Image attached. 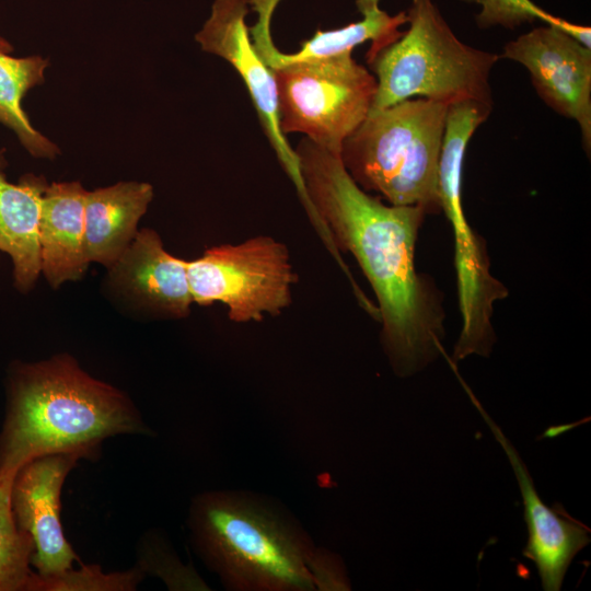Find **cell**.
<instances>
[{
	"mask_svg": "<svg viewBox=\"0 0 591 591\" xmlns=\"http://www.w3.org/2000/svg\"><path fill=\"white\" fill-rule=\"evenodd\" d=\"M294 151L310 205V220L343 271L350 252L378 300L381 341L394 372L408 376L444 354L443 313L433 290L415 267L418 230L427 211L385 205L363 190L340 155L308 138Z\"/></svg>",
	"mask_w": 591,
	"mask_h": 591,
	"instance_id": "6da1fadb",
	"label": "cell"
},
{
	"mask_svg": "<svg viewBox=\"0 0 591 591\" xmlns=\"http://www.w3.org/2000/svg\"><path fill=\"white\" fill-rule=\"evenodd\" d=\"M147 431L129 398L73 358L22 363L10 375L0 472L16 474L28 461L53 453L92 459L106 438Z\"/></svg>",
	"mask_w": 591,
	"mask_h": 591,
	"instance_id": "7a4b0ae2",
	"label": "cell"
},
{
	"mask_svg": "<svg viewBox=\"0 0 591 591\" xmlns=\"http://www.w3.org/2000/svg\"><path fill=\"white\" fill-rule=\"evenodd\" d=\"M188 526L198 555L227 589L317 590L324 549L286 511L258 495L204 493L192 502Z\"/></svg>",
	"mask_w": 591,
	"mask_h": 591,
	"instance_id": "3957f363",
	"label": "cell"
},
{
	"mask_svg": "<svg viewBox=\"0 0 591 591\" xmlns=\"http://www.w3.org/2000/svg\"><path fill=\"white\" fill-rule=\"evenodd\" d=\"M449 106L425 97L370 111L344 141L340 159L366 192L390 205L440 209L439 161Z\"/></svg>",
	"mask_w": 591,
	"mask_h": 591,
	"instance_id": "277c9868",
	"label": "cell"
},
{
	"mask_svg": "<svg viewBox=\"0 0 591 591\" xmlns=\"http://www.w3.org/2000/svg\"><path fill=\"white\" fill-rule=\"evenodd\" d=\"M408 28L367 60L376 79L371 111L414 96L448 106H493L490 71L500 56L461 42L432 0H412Z\"/></svg>",
	"mask_w": 591,
	"mask_h": 591,
	"instance_id": "5b68a950",
	"label": "cell"
},
{
	"mask_svg": "<svg viewBox=\"0 0 591 591\" xmlns=\"http://www.w3.org/2000/svg\"><path fill=\"white\" fill-rule=\"evenodd\" d=\"M351 53L269 67L276 80L283 135L303 134L340 155L344 141L370 113L376 92L374 74Z\"/></svg>",
	"mask_w": 591,
	"mask_h": 591,
	"instance_id": "8992f818",
	"label": "cell"
},
{
	"mask_svg": "<svg viewBox=\"0 0 591 591\" xmlns=\"http://www.w3.org/2000/svg\"><path fill=\"white\" fill-rule=\"evenodd\" d=\"M193 302L228 308L232 322H260L277 316L292 303L293 270L288 247L268 235L239 244H221L186 260Z\"/></svg>",
	"mask_w": 591,
	"mask_h": 591,
	"instance_id": "52a82bcc",
	"label": "cell"
},
{
	"mask_svg": "<svg viewBox=\"0 0 591 591\" xmlns=\"http://www.w3.org/2000/svg\"><path fill=\"white\" fill-rule=\"evenodd\" d=\"M473 136L461 121L445 127L439 161V202L449 220L455 246V271L462 329L451 363L471 355L487 357L495 335L491 326L494 303L508 294L490 274L489 260L480 236L474 233L462 208V169Z\"/></svg>",
	"mask_w": 591,
	"mask_h": 591,
	"instance_id": "ba28073f",
	"label": "cell"
},
{
	"mask_svg": "<svg viewBox=\"0 0 591 591\" xmlns=\"http://www.w3.org/2000/svg\"><path fill=\"white\" fill-rule=\"evenodd\" d=\"M247 13V0H215L209 18L195 39L204 51L224 59L241 77L262 128L309 213L297 153L279 126L275 76L252 43L246 24Z\"/></svg>",
	"mask_w": 591,
	"mask_h": 591,
	"instance_id": "9c48e42d",
	"label": "cell"
},
{
	"mask_svg": "<svg viewBox=\"0 0 591 591\" xmlns=\"http://www.w3.org/2000/svg\"><path fill=\"white\" fill-rule=\"evenodd\" d=\"M500 57L521 63L540 97L578 124L590 153L591 48L559 27L544 24L507 43Z\"/></svg>",
	"mask_w": 591,
	"mask_h": 591,
	"instance_id": "30bf717a",
	"label": "cell"
},
{
	"mask_svg": "<svg viewBox=\"0 0 591 591\" xmlns=\"http://www.w3.org/2000/svg\"><path fill=\"white\" fill-rule=\"evenodd\" d=\"M80 459L76 453L38 456L21 466L14 476L12 510L18 525L32 537L31 565L39 578L59 576L79 559L61 528L60 494Z\"/></svg>",
	"mask_w": 591,
	"mask_h": 591,
	"instance_id": "8fae6325",
	"label": "cell"
},
{
	"mask_svg": "<svg viewBox=\"0 0 591 591\" xmlns=\"http://www.w3.org/2000/svg\"><path fill=\"white\" fill-rule=\"evenodd\" d=\"M468 396L505 451L517 478L524 506L528 542L523 556L532 560L545 591H559L575 556L591 541L590 529L575 520L561 508H552L538 496L534 482L520 454L486 413L466 384Z\"/></svg>",
	"mask_w": 591,
	"mask_h": 591,
	"instance_id": "7c38bea8",
	"label": "cell"
},
{
	"mask_svg": "<svg viewBox=\"0 0 591 591\" xmlns=\"http://www.w3.org/2000/svg\"><path fill=\"white\" fill-rule=\"evenodd\" d=\"M247 1L258 15L256 23L248 27L251 39L268 67L334 57L352 51L358 45L370 40V49L366 55L368 60L380 49L398 39L403 34L399 28L407 24L406 12L391 15L381 9V0H356L361 14L359 21L334 30H317L296 53L285 54L276 48L270 33L271 16L280 0Z\"/></svg>",
	"mask_w": 591,
	"mask_h": 591,
	"instance_id": "4fadbf2b",
	"label": "cell"
},
{
	"mask_svg": "<svg viewBox=\"0 0 591 591\" xmlns=\"http://www.w3.org/2000/svg\"><path fill=\"white\" fill-rule=\"evenodd\" d=\"M109 269L118 289L144 309L172 318L189 315L193 298L186 260L167 253L154 230L138 231Z\"/></svg>",
	"mask_w": 591,
	"mask_h": 591,
	"instance_id": "5bb4252c",
	"label": "cell"
},
{
	"mask_svg": "<svg viewBox=\"0 0 591 591\" xmlns=\"http://www.w3.org/2000/svg\"><path fill=\"white\" fill-rule=\"evenodd\" d=\"M86 192L79 182L51 183L42 196V273L51 287L80 279L89 266L84 236Z\"/></svg>",
	"mask_w": 591,
	"mask_h": 591,
	"instance_id": "9a60e30c",
	"label": "cell"
},
{
	"mask_svg": "<svg viewBox=\"0 0 591 591\" xmlns=\"http://www.w3.org/2000/svg\"><path fill=\"white\" fill-rule=\"evenodd\" d=\"M152 198V186L135 181L86 192L84 236L90 263L115 265L135 239Z\"/></svg>",
	"mask_w": 591,
	"mask_h": 591,
	"instance_id": "2e32d148",
	"label": "cell"
},
{
	"mask_svg": "<svg viewBox=\"0 0 591 591\" xmlns=\"http://www.w3.org/2000/svg\"><path fill=\"white\" fill-rule=\"evenodd\" d=\"M46 187L43 177L25 174L12 184L0 172V251L11 257L14 286L22 292L42 273L39 217Z\"/></svg>",
	"mask_w": 591,
	"mask_h": 591,
	"instance_id": "e0dca14e",
	"label": "cell"
},
{
	"mask_svg": "<svg viewBox=\"0 0 591 591\" xmlns=\"http://www.w3.org/2000/svg\"><path fill=\"white\" fill-rule=\"evenodd\" d=\"M47 66L40 56L16 58L0 48V123L15 132L33 157L54 159L58 147L32 126L22 107L27 91L44 82Z\"/></svg>",
	"mask_w": 591,
	"mask_h": 591,
	"instance_id": "ac0fdd59",
	"label": "cell"
},
{
	"mask_svg": "<svg viewBox=\"0 0 591 591\" xmlns=\"http://www.w3.org/2000/svg\"><path fill=\"white\" fill-rule=\"evenodd\" d=\"M15 474L0 472V591H30L34 544L15 520L11 488Z\"/></svg>",
	"mask_w": 591,
	"mask_h": 591,
	"instance_id": "d6986e66",
	"label": "cell"
},
{
	"mask_svg": "<svg viewBox=\"0 0 591 591\" xmlns=\"http://www.w3.org/2000/svg\"><path fill=\"white\" fill-rule=\"evenodd\" d=\"M466 3H474L480 8L475 16L479 28L502 26L513 30L524 23H532L536 20L547 25L559 27L569 33L587 47H591V28L589 26L571 23L565 19L554 15L532 0H460Z\"/></svg>",
	"mask_w": 591,
	"mask_h": 591,
	"instance_id": "ffe728a7",
	"label": "cell"
},
{
	"mask_svg": "<svg viewBox=\"0 0 591 591\" xmlns=\"http://www.w3.org/2000/svg\"><path fill=\"white\" fill-rule=\"evenodd\" d=\"M141 579L142 573L139 569L104 573L99 567L83 566L79 570L71 568L50 578H39L35 572L30 591L134 590Z\"/></svg>",
	"mask_w": 591,
	"mask_h": 591,
	"instance_id": "44dd1931",
	"label": "cell"
},
{
	"mask_svg": "<svg viewBox=\"0 0 591 591\" xmlns=\"http://www.w3.org/2000/svg\"><path fill=\"white\" fill-rule=\"evenodd\" d=\"M7 166V161L3 155V151L0 150V171Z\"/></svg>",
	"mask_w": 591,
	"mask_h": 591,
	"instance_id": "7402d4cb",
	"label": "cell"
}]
</instances>
